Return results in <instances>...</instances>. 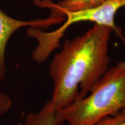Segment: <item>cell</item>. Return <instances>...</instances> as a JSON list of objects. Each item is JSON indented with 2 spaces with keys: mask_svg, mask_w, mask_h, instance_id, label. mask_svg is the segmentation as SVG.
Masks as SVG:
<instances>
[{
  "mask_svg": "<svg viewBox=\"0 0 125 125\" xmlns=\"http://www.w3.org/2000/svg\"><path fill=\"white\" fill-rule=\"evenodd\" d=\"M107 0H61L54 4L49 0H35V4L51 9V16L65 19L69 13H74L96 8Z\"/></svg>",
  "mask_w": 125,
  "mask_h": 125,
  "instance_id": "5b68a950",
  "label": "cell"
},
{
  "mask_svg": "<svg viewBox=\"0 0 125 125\" xmlns=\"http://www.w3.org/2000/svg\"><path fill=\"white\" fill-rule=\"evenodd\" d=\"M94 125H125V109L114 116L104 117Z\"/></svg>",
  "mask_w": 125,
  "mask_h": 125,
  "instance_id": "52a82bcc",
  "label": "cell"
},
{
  "mask_svg": "<svg viewBox=\"0 0 125 125\" xmlns=\"http://www.w3.org/2000/svg\"><path fill=\"white\" fill-rule=\"evenodd\" d=\"M63 21L62 19L49 16L45 19L23 21L10 18L0 10V81L5 78L6 69L5 53L7 42L17 30L24 26L46 29L49 26Z\"/></svg>",
  "mask_w": 125,
  "mask_h": 125,
  "instance_id": "277c9868",
  "label": "cell"
},
{
  "mask_svg": "<svg viewBox=\"0 0 125 125\" xmlns=\"http://www.w3.org/2000/svg\"><path fill=\"white\" fill-rule=\"evenodd\" d=\"M113 31L109 26L94 24L82 35L65 40L49 67L54 86L50 101L54 112L86 97L108 71Z\"/></svg>",
  "mask_w": 125,
  "mask_h": 125,
  "instance_id": "6da1fadb",
  "label": "cell"
},
{
  "mask_svg": "<svg viewBox=\"0 0 125 125\" xmlns=\"http://www.w3.org/2000/svg\"><path fill=\"white\" fill-rule=\"evenodd\" d=\"M12 105L10 98L7 94L0 91V116L7 113ZM16 125H23L21 123Z\"/></svg>",
  "mask_w": 125,
  "mask_h": 125,
  "instance_id": "ba28073f",
  "label": "cell"
},
{
  "mask_svg": "<svg viewBox=\"0 0 125 125\" xmlns=\"http://www.w3.org/2000/svg\"><path fill=\"white\" fill-rule=\"evenodd\" d=\"M125 109V62L109 67L89 95L54 112L56 125H94Z\"/></svg>",
  "mask_w": 125,
  "mask_h": 125,
  "instance_id": "7a4b0ae2",
  "label": "cell"
},
{
  "mask_svg": "<svg viewBox=\"0 0 125 125\" xmlns=\"http://www.w3.org/2000/svg\"><path fill=\"white\" fill-rule=\"evenodd\" d=\"M54 111L51 101L45 103L43 107L36 113L28 114L23 125H56Z\"/></svg>",
  "mask_w": 125,
  "mask_h": 125,
  "instance_id": "8992f818",
  "label": "cell"
},
{
  "mask_svg": "<svg viewBox=\"0 0 125 125\" xmlns=\"http://www.w3.org/2000/svg\"><path fill=\"white\" fill-rule=\"evenodd\" d=\"M125 6V0H107L94 8L67 14L65 22L53 32H46L39 28H31L28 35L34 37L38 42L32 52V57L38 62H45L52 53L60 46V40L67 28L78 22L91 21L94 24L109 26L122 37V32L115 25V16L119 9Z\"/></svg>",
  "mask_w": 125,
  "mask_h": 125,
  "instance_id": "3957f363",
  "label": "cell"
}]
</instances>
